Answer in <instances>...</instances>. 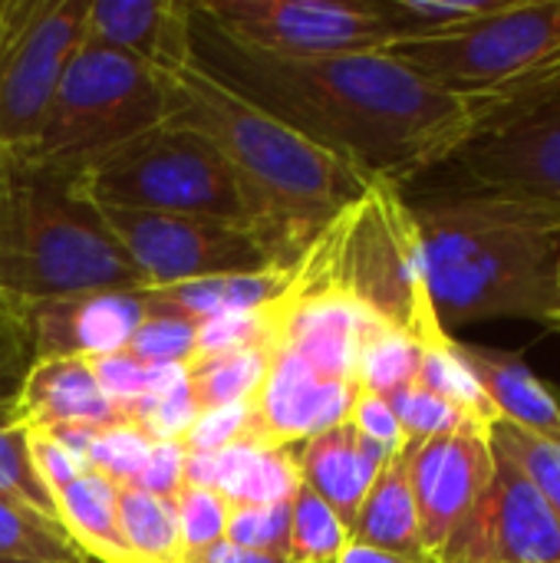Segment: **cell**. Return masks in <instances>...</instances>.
I'll return each mask as SVG.
<instances>
[{
    "mask_svg": "<svg viewBox=\"0 0 560 563\" xmlns=\"http://www.w3.org/2000/svg\"><path fill=\"white\" fill-rule=\"evenodd\" d=\"M191 63L370 181L403 188L469 139L465 96L383 49L274 56L238 43L191 3Z\"/></svg>",
    "mask_w": 560,
    "mask_h": 563,
    "instance_id": "6da1fadb",
    "label": "cell"
},
{
    "mask_svg": "<svg viewBox=\"0 0 560 563\" xmlns=\"http://www.w3.org/2000/svg\"><path fill=\"white\" fill-rule=\"evenodd\" d=\"M165 76V125L201 135L231 168L254 218L300 254L330 218L366 191V175L221 86L201 66L188 63Z\"/></svg>",
    "mask_w": 560,
    "mask_h": 563,
    "instance_id": "7a4b0ae2",
    "label": "cell"
},
{
    "mask_svg": "<svg viewBox=\"0 0 560 563\" xmlns=\"http://www.w3.org/2000/svg\"><path fill=\"white\" fill-rule=\"evenodd\" d=\"M409 205L419 224L426 287L449 333L485 320L554 323L560 234L508 221L455 191Z\"/></svg>",
    "mask_w": 560,
    "mask_h": 563,
    "instance_id": "3957f363",
    "label": "cell"
},
{
    "mask_svg": "<svg viewBox=\"0 0 560 563\" xmlns=\"http://www.w3.org/2000/svg\"><path fill=\"white\" fill-rule=\"evenodd\" d=\"M290 294L340 297L422 346L452 336L426 287L422 241L413 205L399 185L370 181L330 218L290 271Z\"/></svg>",
    "mask_w": 560,
    "mask_h": 563,
    "instance_id": "277c9868",
    "label": "cell"
},
{
    "mask_svg": "<svg viewBox=\"0 0 560 563\" xmlns=\"http://www.w3.org/2000/svg\"><path fill=\"white\" fill-rule=\"evenodd\" d=\"M92 290L149 284L59 168L0 158V294L33 303Z\"/></svg>",
    "mask_w": 560,
    "mask_h": 563,
    "instance_id": "5b68a950",
    "label": "cell"
},
{
    "mask_svg": "<svg viewBox=\"0 0 560 563\" xmlns=\"http://www.w3.org/2000/svg\"><path fill=\"white\" fill-rule=\"evenodd\" d=\"M59 172L96 208L261 224L221 155L201 135L175 125H158Z\"/></svg>",
    "mask_w": 560,
    "mask_h": 563,
    "instance_id": "8992f818",
    "label": "cell"
},
{
    "mask_svg": "<svg viewBox=\"0 0 560 563\" xmlns=\"http://www.w3.org/2000/svg\"><path fill=\"white\" fill-rule=\"evenodd\" d=\"M168 76L135 56L86 43L73 53L50 119L30 155L13 158L43 168H76L135 135L165 125Z\"/></svg>",
    "mask_w": 560,
    "mask_h": 563,
    "instance_id": "52a82bcc",
    "label": "cell"
},
{
    "mask_svg": "<svg viewBox=\"0 0 560 563\" xmlns=\"http://www.w3.org/2000/svg\"><path fill=\"white\" fill-rule=\"evenodd\" d=\"M96 211L116 244L139 267L149 290L208 277H254L271 271H290L300 261V251L290 247L281 234L248 221H221L201 214H149L119 208Z\"/></svg>",
    "mask_w": 560,
    "mask_h": 563,
    "instance_id": "ba28073f",
    "label": "cell"
},
{
    "mask_svg": "<svg viewBox=\"0 0 560 563\" xmlns=\"http://www.w3.org/2000/svg\"><path fill=\"white\" fill-rule=\"evenodd\" d=\"M560 46V0H502L492 13L429 36H406L383 53L416 76L459 92H485Z\"/></svg>",
    "mask_w": 560,
    "mask_h": 563,
    "instance_id": "9c48e42d",
    "label": "cell"
},
{
    "mask_svg": "<svg viewBox=\"0 0 560 563\" xmlns=\"http://www.w3.org/2000/svg\"><path fill=\"white\" fill-rule=\"evenodd\" d=\"M89 0H0V158L33 152L86 40Z\"/></svg>",
    "mask_w": 560,
    "mask_h": 563,
    "instance_id": "30bf717a",
    "label": "cell"
},
{
    "mask_svg": "<svg viewBox=\"0 0 560 563\" xmlns=\"http://www.w3.org/2000/svg\"><path fill=\"white\" fill-rule=\"evenodd\" d=\"M455 168V195L488 211L560 234V109L472 135L446 162Z\"/></svg>",
    "mask_w": 560,
    "mask_h": 563,
    "instance_id": "8fae6325",
    "label": "cell"
},
{
    "mask_svg": "<svg viewBox=\"0 0 560 563\" xmlns=\"http://www.w3.org/2000/svg\"><path fill=\"white\" fill-rule=\"evenodd\" d=\"M218 30L274 56L386 49L396 36L370 0H195Z\"/></svg>",
    "mask_w": 560,
    "mask_h": 563,
    "instance_id": "7c38bea8",
    "label": "cell"
},
{
    "mask_svg": "<svg viewBox=\"0 0 560 563\" xmlns=\"http://www.w3.org/2000/svg\"><path fill=\"white\" fill-rule=\"evenodd\" d=\"M432 563H560V521L518 465L495 452V478Z\"/></svg>",
    "mask_w": 560,
    "mask_h": 563,
    "instance_id": "4fadbf2b",
    "label": "cell"
},
{
    "mask_svg": "<svg viewBox=\"0 0 560 563\" xmlns=\"http://www.w3.org/2000/svg\"><path fill=\"white\" fill-rule=\"evenodd\" d=\"M492 478V429H462L426 442H409V485L429 561H436L472 518Z\"/></svg>",
    "mask_w": 560,
    "mask_h": 563,
    "instance_id": "5bb4252c",
    "label": "cell"
},
{
    "mask_svg": "<svg viewBox=\"0 0 560 563\" xmlns=\"http://www.w3.org/2000/svg\"><path fill=\"white\" fill-rule=\"evenodd\" d=\"M145 317V290H92L33 300V353L36 360H99L125 353Z\"/></svg>",
    "mask_w": 560,
    "mask_h": 563,
    "instance_id": "9a60e30c",
    "label": "cell"
},
{
    "mask_svg": "<svg viewBox=\"0 0 560 563\" xmlns=\"http://www.w3.org/2000/svg\"><path fill=\"white\" fill-rule=\"evenodd\" d=\"M360 386L320 376L297 356L271 350L267 376L254 396V435L267 445L297 449L347 422Z\"/></svg>",
    "mask_w": 560,
    "mask_h": 563,
    "instance_id": "2e32d148",
    "label": "cell"
},
{
    "mask_svg": "<svg viewBox=\"0 0 560 563\" xmlns=\"http://www.w3.org/2000/svg\"><path fill=\"white\" fill-rule=\"evenodd\" d=\"M86 43L135 56L158 73H175L191 63V3L89 0Z\"/></svg>",
    "mask_w": 560,
    "mask_h": 563,
    "instance_id": "e0dca14e",
    "label": "cell"
},
{
    "mask_svg": "<svg viewBox=\"0 0 560 563\" xmlns=\"http://www.w3.org/2000/svg\"><path fill=\"white\" fill-rule=\"evenodd\" d=\"M10 419L23 432H50L66 426L109 429L125 422L122 409L99 389L89 360H36L10 406Z\"/></svg>",
    "mask_w": 560,
    "mask_h": 563,
    "instance_id": "ac0fdd59",
    "label": "cell"
},
{
    "mask_svg": "<svg viewBox=\"0 0 560 563\" xmlns=\"http://www.w3.org/2000/svg\"><path fill=\"white\" fill-rule=\"evenodd\" d=\"M185 485L211 488L231 505H281L300 485L297 449L244 439L221 452H188Z\"/></svg>",
    "mask_w": 560,
    "mask_h": 563,
    "instance_id": "d6986e66",
    "label": "cell"
},
{
    "mask_svg": "<svg viewBox=\"0 0 560 563\" xmlns=\"http://www.w3.org/2000/svg\"><path fill=\"white\" fill-rule=\"evenodd\" d=\"M386 462L389 452L363 439L350 422H340L297 445L300 482L314 488L340 515L347 528H353L360 505L366 501Z\"/></svg>",
    "mask_w": 560,
    "mask_h": 563,
    "instance_id": "ffe728a7",
    "label": "cell"
},
{
    "mask_svg": "<svg viewBox=\"0 0 560 563\" xmlns=\"http://www.w3.org/2000/svg\"><path fill=\"white\" fill-rule=\"evenodd\" d=\"M459 353L475 373L498 422L560 442V393L525 363V356L475 343H459Z\"/></svg>",
    "mask_w": 560,
    "mask_h": 563,
    "instance_id": "44dd1931",
    "label": "cell"
},
{
    "mask_svg": "<svg viewBox=\"0 0 560 563\" xmlns=\"http://www.w3.org/2000/svg\"><path fill=\"white\" fill-rule=\"evenodd\" d=\"M353 541L403 554V558H419L429 561L422 551V531H419V511L409 485V445L383 465L376 475L366 501L360 505V515L350 528Z\"/></svg>",
    "mask_w": 560,
    "mask_h": 563,
    "instance_id": "7402d4cb",
    "label": "cell"
},
{
    "mask_svg": "<svg viewBox=\"0 0 560 563\" xmlns=\"http://www.w3.org/2000/svg\"><path fill=\"white\" fill-rule=\"evenodd\" d=\"M56 521L66 538L102 563H132L119 534V485L99 472H86L66 488L53 492Z\"/></svg>",
    "mask_w": 560,
    "mask_h": 563,
    "instance_id": "603a6c76",
    "label": "cell"
},
{
    "mask_svg": "<svg viewBox=\"0 0 560 563\" xmlns=\"http://www.w3.org/2000/svg\"><path fill=\"white\" fill-rule=\"evenodd\" d=\"M294 271V267H290ZM290 271H271L254 277H208L175 287H155L152 294L185 313L195 323L228 317V313H251L271 307L290 284Z\"/></svg>",
    "mask_w": 560,
    "mask_h": 563,
    "instance_id": "cb8c5ba5",
    "label": "cell"
},
{
    "mask_svg": "<svg viewBox=\"0 0 560 563\" xmlns=\"http://www.w3.org/2000/svg\"><path fill=\"white\" fill-rule=\"evenodd\" d=\"M267 366H271L267 346H241V350H224L211 356H195L185 366V373H188V389L205 412L218 406L254 402L267 376Z\"/></svg>",
    "mask_w": 560,
    "mask_h": 563,
    "instance_id": "d4e9b609",
    "label": "cell"
},
{
    "mask_svg": "<svg viewBox=\"0 0 560 563\" xmlns=\"http://www.w3.org/2000/svg\"><path fill=\"white\" fill-rule=\"evenodd\" d=\"M119 534L132 563H185L175 501L119 485Z\"/></svg>",
    "mask_w": 560,
    "mask_h": 563,
    "instance_id": "484cf974",
    "label": "cell"
},
{
    "mask_svg": "<svg viewBox=\"0 0 560 563\" xmlns=\"http://www.w3.org/2000/svg\"><path fill=\"white\" fill-rule=\"evenodd\" d=\"M79 558L86 554L53 518L0 495V561L76 563Z\"/></svg>",
    "mask_w": 560,
    "mask_h": 563,
    "instance_id": "4316f807",
    "label": "cell"
},
{
    "mask_svg": "<svg viewBox=\"0 0 560 563\" xmlns=\"http://www.w3.org/2000/svg\"><path fill=\"white\" fill-rule=\"evenodd\" d=\"M350 541V528L340 515L304 482L290 495V534L287 558L294 563H333Z\"/></svg>",
    "mask_w": 560,
    "mask_h": 563,
    "instance_id": "83f0119b",
    "label": "cell"
},
{
    "mask_svg": "<svg viewBox=\"0 0 560 563\" xmlns=\"http://www.w3.org/2000/svg\"><path fill=\"white\" fill-rule=\"evenodd\" d=\"M422 386H429L436 396L449 399L452 406H459L465 416L485 422V426H495L498 416L495 409L488 406L475 373L469 369V363L462 360L459 353V340L455 336H446L439 343H429L422 346V363H419V376H416Z\"/></svg>",
    "mask_w": 560,
    "mask_h": 563,
    "instance_id": "f1b7e54d",
    "label": "cell"
},
{
    "mask_svg": "<svg viewBox=\"0 0 560 563\" xmlns=\"http://www.w3.org/2000/svg\"><path fill=\"white\" fill-rule=\"evenodd\" d=\"M145 303H149V317L132 333L125 353L152 366H165V363L188 366L198 350V323L178 313L175 307H168L165 300H158L152 290H145Z\"/></svg>",
    "mask_w": 560,
    "mask_h": 563,
    "instance_id": "f546056e",
    "label": "cell"
},
{
    "mask_svg": "<svg viewBox=\"0 0 560 563\" xmlns=\"http://www.w3.org/2000/svg\"><path fill=\"white\" fill-rule=\"evenodd\" d=\"M419 363H422V343L419 340H413L403 330L380 327L360 350L356 383L366 393L389 396L419 376Z\"/></svg>",
    "mask_w": 560,
    "mask_h": 563,
    "instance_id": "4dcf8cb0",
    "label": "cell"
},
{
    "mask_svg": "<svg viewBox=\"0 0 560 563\" xmlns=\"http://www.w3.org/2000/svg\"><path fill=\"white\" fill-rule=\"evenodd\" d=\"M396 40L429 36L492 13L502 0H370ZM393 40V43H396Z\"/></svg>",
    "mask_w": 560,
    "mask_h": 563,
    "instance_id": "1f68e13d",
    "label": "cell"
},
{
    "mask_svg": "<svg viewBox=\"0 0 560 563\" xmlns=\"http://www.w3.org/2000/svg\"><path fill=\"white\" fill-rule=\"evenodd\" d=\"M386 402L393 406L403 432L409 442H426L436 435H449V432H462V429H492L472 416H465L459 406H452L449 399L436 396L429 386H422L419 379L399 386L396 393L386 396Z\"/></svg>",
    "mask_w": 560,
    "mask_h": 563,
    "instance_id": "d6a6232c",
    "label": "cell"
},
{
    "mask_svg": "<svg viewBox=\"0 0 560 563\" xmlns=\"http://www.w3.org/2000/svg\"><path fill=\"white\" fill-rule=\"evenodd\" d=\"M492 445L498 455H505L512 465L525 472V478L538 488V495L548 501V508L560 521V442L521 432L508 422H495Z\"/></svg>",
    "mask_w": 560,
    "mask_h": 563,
    "instance_id": "836d02e7",
    "label": "cell"
},
{
    "mask_svg": "<svg viewBox=\"0 0 560 563\" xmlns=\"http://www.w3.org/2000/svg\"><path fill=\"white\" fill-rule=\"evenodd\" d=\"M228 511H231V501L211 488L185 485L175 495V521H178L185 561H191V558H198V554H205L224 541Z\"/></svg>",
    "mask_w": 560,
    "mask_h": 563,
    "instance_id": "e575fe53",
    "label": "cell"
},
{
    "mask_svg": "<svg viewBox=\"0 0 560 563\" xmlns=\"http://www.w3.org/2000/svg\"><path fill=\"white\" fill-rule=\"evenodd\" d=\"M0 495H7V498H13V501H20V505L56 521L53 498L33 472L26 432L13 426L10 406H0Z\"/></svg>",
    "mask_w": 560,
    "mask_h": 563,
    "instance_id": "d590c367",
    "label": "cell"
},
{
    "mask_svg": "<svg viewBox=\"0 0 560 563\" xmlns=\"http://www.w3.org/2000/svg\"><path fill=\"white\" fill-rule=\"evenodd\" d=\"M33 363L30 303L0 294V406H13Z\"/></svg>",
    "mask_w": 560,
    "mask_h": 563,
    "instance_id": "8d00e7d4",
    "label": "cell"
},
{
    "mask_svg": "<svg viewBox=\"0 0 560 563\" xmlns=\"http://www.w3.org/2000/svg\"><path fill=\"white\" fill-rule=\"evenodd\" d=\"M198 416H201V406L195 402L188 379L178 389L155 396V399H142L122 412L125 426L139 429L149 442H182Z\"/></svg>",
    "mask_w": 560,
    "mask_h": 563,
    "instance_id": "74e56055",
    "label": "cell"
},
{
    "mask_svg": "<svg viewBox=\"0 0 560 563\" xmlns=\"http://www.w3.org/2000/svg\"><path fill=\"white\" fill-rule=\"evenodd\" d=\"M155 442H149L139 429L119 422L109 429H96L92 445H89V468L106 475L112 485H135L142 475L149 452Z\"/></svg>",
    "mask_w": 560,
    "mask_h": 563,
    "instance_id": "f35d334b",
    "label": "cell"
},
{
    "mask_svg": "<svg viewBox=\"0 0 560 563\" xmlns=\"http://www.w3.org/2000/svg\"><path fill=\"white\" fill-rule=\"evenodd\" d=\"M290 534V501L281 505H231L224 541L248 551L287 554Z\"/></svg>",
    "mask_w": 560,
    "mask_h": 563,
    "instance_id": "ab89813d",
    "label": "cell"
},
{
    "mask_svg": "<svg viewBox=\"0 0 560 563\" xmlns=\"http://www.w3.org/2000/svg\"><path fill=\"white\" fill-rule=\"evenodd\" d=\"M244 439H257L254 435V402L205 409L195 419V426L188 429V435L182 439V445L188 452H221Z\"/></svg>",
    "mask_w": 560,
    "mask_h": 563,
    "instance_id": "60d3db41",
    "label": "cell"
},
{
    "mask_svg": "<svg viewBox=\"0 0 560 563\" xmlns=\"http://www.w3.org/2000/svg\"><path fill=\"white\" fill-rule=\"evenodd\" d=\"M347 422H350L363 439H370L373 445H380V449L389 452V455H396V452H403V449L409 445V439H406V432H403V426H399L393 406L386 402V396H376V393L360 389L356 399H353V409H350Z\"/></svg>",
    "mask_w": 560,
    "mask_h": 563,
    "instance_id": "b9f144b4",
    "label": "cell"
},
{
    "mask_svg": "<svg viewBox=\"0 0 560 563\" xmlns=\"http://www.w3.org/2000/svg\"><path fill=\"white\" fill-rule=\"evenodd\" d=\"M26 449H30L33 472L43 482V488L50 492V498H53V492L66 488L69 482H76L79 475L89 472V465L83 459H76L69 449H63L46 432H26Z\"/></svg>",
    "mask_w": 560,
    "mask_h": 563,
    "instance_id": "7bdbcfd3",
    "label": "cell"
},
{
    "mask_svg": "<svg viewBox=\"0 0 560 563\" xmlns=\"http://www.w3.org/2000/svg\"><path fill=\"white\" fill-rule=\"evenodd\" d=\"M185 459L188 449L182 442H155L142 475L135 478V488L175 501V495L185 488Z\"/></svg>",
    "mask_w": 560,
    "mask_h": 563,
    "instance_id": "ee69618b",
    "label": "cell"
},
{
    "mask_svg": "<svg viewBox=\"0 0 560 563\" xmlns=\"http://www.w3.org/2000/svg\"><path fill=\"white\" fill-rule=\"evenodd\" d=\"M185 563H294L287 554H267V551H248V548H234L228 541H221L218 548L191 558Z\"/></svg>",
    "mask_w": 560,
    "mask_h": 563,
    "instance_id": "f6af8a7d",
    "label": "cell"
},
{
    "mask_svg": "<svg viewBox=\"0 0 560 563\" xmlns=\"http://www.w3.org/2000/svg\"><path fill=\"white\" fill-rule=\"evenodd\" d=\"M333 563H432L419 561V558H403V554H393V551H383V548H373V544H363V541H347V548L340 551V558Z\"/></svg>",
    "mask_w": 560,
    "mask_h": 563,
    "instance_id": "bcb514c9",
    "label": "cell"
},
{
    "mask_svg": "<svg viewBox=\"0 0 560 563\" xmlns=\"http://www.w3.org/2000/svg\"><path fill=\"white\" fill-rule=\"evenodd\" d=\"M554 290H558V317H554L551 330H560V251H558V267H554Z\"/></svg>",
    "mask_w": 560,
    "mask_h": 563,
    "instance_id": "7dc6e473",
    "label": "cell"
},
{
    "mask_svg": "<svg viewBox=\"0 0 560 563\" xmlns=\"http://www.w3.org/2000/svg\"><path fill=\"white\" fill-rule=\"evenodd\" d=\"M0 563H56V561H0ZM76 563H102V561H96V558H79Z\"/></svg>",
    "mask_w": 560,
    "mask_h": 563,
    "instance_id": "c3c4849f",
    "label": "cell"
},
{
    "mask_svg": "<svg viewBox=\"0 0 560 563\" xmlns=\"http://www.w3.org/2000/svg\"><path fill=\"white\" fill-rule=\"evenodd\" d=\"M558 333H560V330H558Z\"/></svg>",
    "mask_w": 560,
    "mask_h": 563,
    "instance_id": "681fc988",
    "label": "cell"
}]
</instances>
